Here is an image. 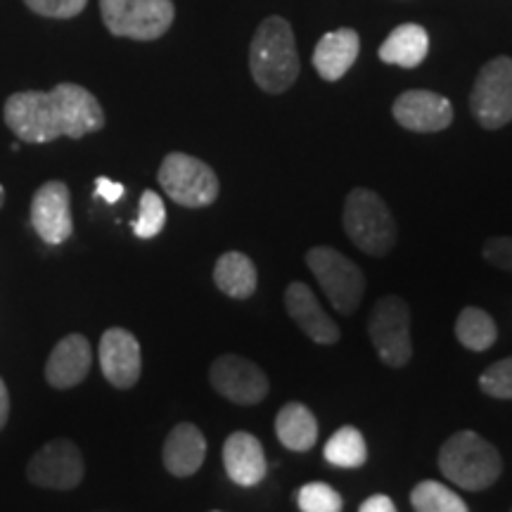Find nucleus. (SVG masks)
Here are the masks:
<instances>
[{"label": "nucleus", "instance_id": "30", "mask_svg": "<svg viewBox=\"0 0 512 512\" xmlns=\"http://www.w3.org/2000/svg\"><path fill=\"white\" fill-rule=\"evenodd\" d=\"M482 254L491 266L512 273V235H498V238L486 240Z\"/></svg>", "mask_w": 512, "mask_h": 512}, {"label": "nucleus", "instance_id": "3", "mask_svg": "<svg viewBox=\"0 0 512 512\" xmlns=\"http://www.w3.org/2000/svg\"><path fill=\"white\" fill-rule=\"evenodd\" d=\"M439 470L448 482L465 491H484L498 482L503 458L498 448L477 432H456L441 446Z\"/></svg>", "mask_w": 512, "mask_h": 512}, {"label": "nucleus", "instance_id": "13", "mask_svg": "<svg viewBox=\"0 0 512 512\" xmlns=\"http://www.w3.org/2000/svg\"><path fill=\"white\" fill-rule=\"evenodd\" d=\"M100 368L117 389H131L140 380L143 358L136 335L124 328H110L100 337Z\"/></svg>", "mask_w": 512, "mask_h": 512}, {"label": "nucleus", "instance_id": "18", "mask_svg": "<svg viewBox=\"0 0 512 512\" xmlns=\"http://www.w3.org/2000/svg\"><path fill=\"white\" fill-rule=\"evenodd\" d=\"M164 467L174 477H192L200 470L204 458H207V439L200 427L192 422H181L164 441Z\"/></svg>", "mask_w": 512, "mask_h": 512}, {"label": "nucleus", "instance_id": "4", "mask_svg": "<svg viewBox=\"0 0 512 512\" xmlns=\"http://www.w3.org/2000/svg\"><path fill=\"white\" fill-rule=\"evenodd\" d=\"M344 230L351 242L370 256H387L396 245V221L377 192L354 188L344 202Z\"/></svg>", "mask_w": 512, "mask_h": 512}, {"label": "nucleus", "instance_id": "31", "mask_svg": "<svg viewBox=\"0 0 512 512\" xmlns=\"http://www.w3.org/2000/svg\"><path fill=\"white\" fill-rule=\"evenodd\" d=\"M95 190H98V195L102 197V200L110 202V204L119 202L121 197H124V185L114 183V181H110V178H105V176H100L98 181H95Z\"/></svg>", "mask_w": 512, "mask_h": 512}, {"label": "nucleus", "instance_id": "26", "mask_svg": "<svg viewBox=\"0 0 512 512\" xmlns=\"http://www.w3.org/2000/svg\"><path fill=\"white\" fill-rule=\"evenodd\" d=\"M164 223H166L164 200L155 190H145L143 197H140V214H138V221L133 223V233H136L140 240L157 238V235L162 233Z\"/></svg>", "mask_w": 512, "mask_h": 512}, {"label": "nucleus", "instance_id": "24", "mask_svg": "<svg viewBox=\"0 0 512 512\" xmlns=\"http://www.w3.org/2000/svg\"><path fill=\"white\" fill-rule=\"evenodd\" d=\"M323 456L330 465L356 470V467L366 465L368 460L366 437L356 427H342V430H337L328 439V444L323 448Z\"/></svg>", "mask_w": 512, "mask_h": 512}, {"label": "nucleus", "instance_id": "8", "mask_svg": "<svg viewBox=\"0 0 512 512\" xmlns=\"http://www.w3.org/2000/svg\"><path fill=\"white\" fill-rule=\"evenodd\" d=\"M368 332L384 366L403 368L411 361V306L406 299L396 294L377 299L368 320Z\"/></svg>", "mask_w": 512, "mask_h": 512}, {"label": "nucleus", "instance_id": "19", "mask_svg": "<svg viewBox=\"0 0 512 512\" xmlns=\"http://www.w3.org/2000/svg\"><path fill=\"white\" fill-rule=\"evenodd\" d=\"M361 38L354 29H337L325 34L313 50V67L325 81H339L354 67Z\"/></svg>", "mask_w": 512, "mask_h": 512}, {"label": "nucleus", "instance_id": "16", "mask_svg": "<svg viewBox=\"0 0 512 512\" xmlns=\"http://www.w3.org/2000/svg\"><path fill=\"white\" fill-rule=\"evenodd\" d=\"M93 366V349L83 335H67L55 344L46 363V380L55 389H72L86 380Z\"/></svg>", "mask_w": 512, "mask_h": 512}, {"label": "nucleus", "instance_id": "29", "mask_svg": "<svg viewBox=\"0 0 512 512\" xmlns=\"http://www.w3.org/2000/svg\"><path fill=\"white\" fill-rule=\"evenodd\" d=\"M29 10H34L36 15L50 17V19H72L81 15L83 8L88 5V0H24Z\"/></svg>", "mask_w": 512, "mask_h": 512}, {"label": "nucleus", "instance_id": "25", "mask_svg": "<svg viewBox=\"0 0 512 512\" xmlns=\"http://www.w3.org/2000/svg\"><path fill=\"white\" fill-rule=\"evenodd\" d=\"M411 505L415 512H470L463 498L441 482H420L411 491Z\"/></svg>", "mask_w": 512, "mask_h": 512}, {"label": "nucleus", "instance_id": "14", "mask_svg": "<svg viewBox=\"0 0 512 512\" xmlns=\"http://www.w3.org/2000/svg\"><path fill=\"white\" fill-rule=\"evenodd\" d=\"M394 119L406 131L437 133L451 126L453 105L444 95L432 91H406L394 102Z\"/></svg>", "mask_w": 512, "mask_h": 512}, {"label": "nucleus", "instance_id": "10", "mask_svg": "<svg viewBox=\"0 0 512 512\" xmlns=\"http://www.w3.org/2000/svg\"><path fill=\"white\" fill-rule=\"evenodd\" d=\"M83 472V456L79 446L69 439H53L46 446L38 448L34 458L27 465V477L31 484L41 489L69 491L81 484Z\"/></svg>", "mask_w": 512, "mask_h": 512}, {"label": "nucleus", "instance_id": "32", "mask_svg": "<svg viewBox=\"0 0 512 512\" xmlns=\"http://www.w3.org/2000/svg\"><path fill=\"white\" fill-rule=\"evenodd\" d=\"M358 512H396V505L389 496L384 494H375L366 498V501L361 503V508H358Z\"/></svg>", "mask_w": 512, "mask_h": 512}, {"label": "nucleus", "instance_id": "36", "mask_svg": "<svg viewBox=\"0 0 512 512\" xmlns=\"http://www.w3.org/2000/svg\"><path fill=\"white\" fill-rule=\"evenodd\" d=\"M510 512H512V510H510Z\"/></svg>", "mask_w": 512, "mask_h": 512}, {"label": "nucleus", "instance_id": "11", "mask_svg": "<svg viewBox=\"0 0 512 512\" xmlns=\"http://www.w3.org/2000/svg\"><path fill=\"white\" fill-rule=\"evenodd\" d=\"M209 382L223 399L240 403V406H254L268 394V377L264 370L249 358L235 354L219 356L211 363Z\"/></svg>", "mask_w": 512, "mask_h": 512}, {"label": "nucleus", "instance_id": "28", "mask_svg": "<svg viewBox=\"0 0 512 512\" xmlns=\"http://www.w3.org/2000/svg\"><path fill=\"white\" fill-rule=\"evenodd\" d=\"M479 389L494 399L512 401V356L486 368L479 377Z\"/></svg>", "mask_w": 512, "mask_h": 512}, {"label": "nucleus", "instance_id": "22", "mask_svg": "<svg viewBox=\"0 0 512 512\" xmlns=\"http://www.w3.org/2000/svg\"><path fill=\"white\" fill-rule=\"evenodd\" d=\"M214 283L230 299H247L256 290V266L247 254L226 252L214 266Z\"/></svg>", "mask_w": 512, "mask_h": 512}, {"label": "nucleus", "instance_id": "2", "mask_svg": "<svg viewBox=\"0 0 512 512\" xmlns=\"http://www.w3.org/2000/svg\"><path fill=\"white\" fill-rule=\"evenodd\" d=\"M249 69L261 91L278 95L297 81L299 55L290 22L283 17H268L256 29L249 46Z\"/></svg>", "mask_w": 512, "mask_h": 512}, {"label": "nucleus", "instance_id": "21", "mask_svg": "<svg viewBox=\"0 0 512 512\" xmlns=\"http://www.w3.org/2000/svg\"><path fill=\"white\" fill-rule=\"evenodd\" d=\"M427 50H430V36H427V31L420 24H401L380 46V60L384 64L413 69L425 60Z\"/></svg>", "mask_w": 512, "mask_h": 512}, {"label": "nucleus", "instance_id": "7", "mask_svg": "<svg viewBox=\"0 0 512 512\" xmlns=\"http://www.w3.org/2000/svg\"><path fill=\"white\" fill-rule=\"evenodd\" d=\"M159 185L176 204L188 209H202L216 202L219 197V178L214 169L202 159L171 152L159 166Z\"/></svg>", "mask_w": 512, "mask_h": 512}, {"label": "nucleus", "instance_id": "35", "mask_svg": "<svg viewBox=\"0 0 512 512\" xmlns=\"http://www.w3.org/2000/svg\"><path fill=\"white\" fill-rule=\"evenodd\" d=\"M211 512H221V510H211Z\"/></svg>", "mask_w": 512, "mask_h": 512}, {"label": "nucleus", "instance_id": "9", "mask_svg": "<svg viewBox=\"0 0 512 512\" xmlns=\"http://www.w3.org/2000/svg\"><path fill=\"white\" fill-rule=\"evenodd\" d=\"M470 110L489 131L508 126L512 121V60L494 57L479 72L470 93Z\"/></svg>", "mask_w": 512, "mask_h": 512}, {"label": "nucleus", "instance_id": "34", "mask_svg": "<svg viewBox=\"0 0 512 512\" xmlns=\"http://www.w3.org/2000/svg\"><path fill=\"white\" fill-rule=\"evenodd\" d=\"M3 202H5V190H3V185H0V207H3Z\"/></svg>", "mask_w": 512, "mask_h": 512}, {"label": "nucleus", "instance_id": "12", "mask_svg": "<svg viewBox=\"0 0 512 512\" xmlns=\"http://www.w3.org/2000/svg\"><path fill=\"white\" fill-rule=\"evenodd\" d=\"M31 223L46 245H62L72 238V195L62 181H48L34 192L31 200Z\"/></svg>", "mask_w": 512, "mask_h": 512}, {"label": "nucleus", "instance_id": "27", "mask_svg": "<svg viewBox=\"0 0 512 512\" xmlns=\"http://www.w3.org/2000/svg\"><path fill=\"white\" fill-rule=\"evenodd\" d=\"M297 505L302 512H342L344 501L330 484L311 482L299 489Z\"/></svg>", "mask_w": 512, "mask_h": 512}, {"label": "nucleus", "instance_id": "17", "mask_svg": "<svg viewBox=\"0 0 512 512\" xmlns=\"http://www.w3.org/2000/svg\"><path fill=\"white\" fill-rule=\"evenodd\" d=\"M223 465L238 486H256L268 475L266 453L261 441L249 432H233L223 444Z\"/></svg>", "mask_w": 512, "mask_h": 512}, {"label": "nucleus", "instance_id": "15", "mask_svg": "<svg viewBox=\"0 0 512 512\" xmlns=\"http://www.w3.org/2000/svg\"><path fill=\"white\" fill-rule=\"evenodd\" d=\"M285 311L302 328L304 335L313 339L316 344L328 347V344L339 342V325L323 311L316 294H313V290L306 283L294 280V283L287 285Z\"/></svg>", "mask_w": 512, "mask_h": 512}, {"label": "nucleus", "instance_id": "23", "mask_svg": "<svg viewBox=\"0 0 512 512\" xmlns=\"http://www.w3.org/2000/svg\"><path fill=\"white\" fill-rule=\"evenodd\" d=\"M456 337L465 349L489 351L498 339L496 320L484 309L467 306V309L460 311V316L456 320Z\"/></svg>", "mask_w": 512, "mask_h": 512}, {"label": "nucleus", "instance_id": "6", "mask_svg": "<svg viewBox=\"0 0 512 512\" xmlns=\"http://www.w3.org/2000/svg\"><path fill=\"white\" fill-rule=\"evenodd\" d=\"M100 15L110 34L133 41H155L171 29V0H100Z\"/></svg>", "mask_w": 512, "mask_h": 512}, {"label": "nucleus", "instance_id": "5", "mask_svg": "<svg viewBox=\"0 0 512 512\" xmlns=\"http://www.w3.org/2000/svg\"><path fill=\"white\" fill-rule=\"evenodd\" d=\"M306 266L316 275L320 290L339 313L351 316L366 294V275L349 256L332 247H313L306 252Z\"/></svg>", "mask_w": 512, "mask_h": 512}, {"label": "nucleus", "instance_id": "1", "mask_svg": "<svg viewBox=\"0 0 512 512\" xmlns=\"http://www.w3.org/2000/svg\"><path fill=\"white\" fill-rule=\"evenodd\" d=\"M3 117L10 131L31 145L53 143L62 136L79 140L105 126L98 98L79 83H57L48 93H12Z\"/></svg>", "mask_w": 512, "mask_h": 512}, {"label": "nucleus", "instance_id": "20", "mask_svg": "<svg viewBox=\"0 0 512 512\" xmlns=\"http://www.w3.org/2000/svg\"><path fill=\"white\" fill-rule=\"evenodd\" d=\"M275 434H278L280 444L290 451H311L318 441V420L304 403L290 401L280 408L278 418H275Z\"/></svg>", "mask_w": 512, "mask_h": 512}, {"label": "nucleus", "instance_id": "33", "mask_svg": "<svg viewBox=\"0 0 512 512\" xmlns=\"http://www.w3.org/2000/svg\"><path fill=\"white\" fill-rule=\"evenodd\" d=\"M8 415H10V394H8V387H5L3 377H0V430H3L5 422H8Z\"/></svg>", "mask_w": 512, "mask_h": 512}]
</instances>
